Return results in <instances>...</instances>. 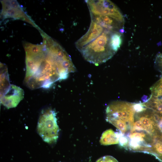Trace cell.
Returning a JSON list of instances; mask_svg holds the SVG:
<instances>
[{
  "label": "cell",
  "mask_w": 162,
  "mask_h": 162,
  "mask_svg": "<svg viewBox=\"0 0 162 162\" xmlns=\"http://www.w3.org/2000/svg\"><path fill=\"white\" fill-rule=\"evenodd\" d=\"M28 57L33 61L32 65L26 68L24 81L28 88H49L55 82L65 79L60 64L48 49Z\"/></svg>",
  "instance_id": "cell-1"
},
{
  "label": "cell",
  "mask_w": 162,
  "mask_h": 162,
  "mask_svg": "<svg viewBox=\"0 0 162 162\" xmlns=\"http://www.w3.org/2000/svg\"><path fill=\"white\" fill-rule=\"evenodd\" d=\"M112 32L105 29L96 38L79 50L86 60L98 66L113 56L116 53L110 45V37Z\"/></svg>",
  "instance_id": "cell-2"
},
{
  "label": "cell",
  "mask_w": 162,
  "mask_h": 162,
  "mask_svg": "<svg viewBox=\"0 0 162 162\" xmlns=\"http://www.w3.org/2000/svg\"><path fill=\"white\" fill-rule=\"evenodd\" d=\"M55 112L49 109L42 111L38 120V133L43 140L49 144L56 142L58 138L59 128Z\"/></svg>",
  "instance_id": "cell-3"
},
{
  "label": "cell",
  "mask_w": 162,
  "mask_h": 162,
  "mask_svg": "<svg viewBox=\"0 0 162 162\" xmlns=\"http://www.w3.org/2000/svg\"><path fill=\"white\" fill-rule=\"evenodd\" d=\"M135 112L133 103L116 101L110 103L106 109V120L110 122L122 121L126 123L131 128L134 122Z\"/></svg>",
  "instance_id": "cell-4"
},
{
  "label": "cell",
  "mask_w": 162,
  "mask_h": 162,
  "mask_svg": "<svg viewBox=\"0 0 162 162\" xmlns=\"http://www.w3.org/2000/svg\"><path fill=\"white\" fill-rule=\"evenodd\" d=\"M90 13L97 15L107 16L124 24L123 16L118 7L108 0H86Z\"/></svg>",
  "instance_id": "cell-5"
},
{
  "label": "cell",
  "mask_w": 162,
  "mask_h": 162,
  "mask_svg": "<svg viewBox=\"0 0 162 162\" xmlns=\"http://www.w3.org/2000/svg\"><path fill=\"white\" fill-rule=\"evenodd\" d=\"M24 92L21 88L11 84L7 91L0 97L2 104L8 109L16 107L23 99Z\"/></svg>",
  "instance_id": "cell-6"
},
{
  "label": "cell",
  "mask_w": 162,
  "mask_h": 162,
  "mask_svg": "<svg viewBox=\"0 0 162 162\" xmlns=\"http://www.w3.org/2000/svg\"><path fill=\"white\" fill-rule=\"evenodd\" d=\"M142 131L131 130L128 135L129 148L133 151L146 153L151 147L150 144L145 141L146 135Z\"/></svg>",
  "instance_id": "cell-7"
},
{
  "label": "cell",
  "mask_w": 162,
  "mask_h": 162,
  "mask_svg": "<svg viewBox=\"0 0 162 162\" xmlns=\"http://www.w3.org/2000/svg\"><path fill=\"white\" fill-rule=\"evenodd\" d=\"M105 29L99 24L91 21L88 31L76 42V47L79 51L96 38Z\"/></svg>",
  "instance_id": "cell-8"
},
{
  "label": "cell",
  "mask_w": 162,
  "mask_h": 162,
  "mask_svg": "<svg viewBox=\"0 0 162 162\" xmlns=\"http://www.w3.org/2000/svg\"><path fill=\"white\" fill-rule=\"evenodd\" d=\"M91 21L99 24L105 29L112 32H117L122 28L124 24L107 16L97 15L91 14Z\"/></svg>",
  "instance_id": "cell-9"
},
{
  "label": "cell",
  "mask_w": 162,
  "mask_h": 162,
  "mask_svg": "<svg viewBox=\"0 0 162 162\" xmlns=\"http://www.w3.org/2000/svg\"><path fill=\"white\" fill-rule=\"evenodd\" d=\"M152 137L151 147L147 153L153 154L162 162V137L159 135Z\"/></svg>",
  "instance_id": "cell-10"
},
{
  "label": "cell",
  "mask_w": 162,
  "mask_h": 162,
  "mask_svg": "<svg viewBox=\"0 0 162 162\" xmlns=\"http://www.w3.org/2000/svg\"><path fill=\"white\" fill-rule=\"evenodd\" d=\"M118 132H115L112 130H106L102 134L100 143L103 145H108L119 143Z\"/></svg>",
  "instance_id": "cell-11"
},
{
  "label": "cell",
  "mask_w": 162,
  "mask_h": 162,
  "mask_svg": "<svg viewBox=\"0 0 162 162\" xmlns=\"http://www.w3.org/2000/svg\"><path fill=\"white\" fill-rule=\"evenodd\" d=\"M0 97L2 96L9 88L10 84L7 68L4 64H1Z\"/></svg>",
  "instance_id": "cell-12"
},
{
  "label": "cell",
  "mask_w": 162,
  "mask_h": 162,
  "mask_svg": "<svg viewBox=\"0 0 162 162\" xmlns=\"http://www.w3.org/2000/svg\"><path fill=\"white\" fill-rule=\"evenodd\" d=\"M122 42V35L118 32H112L110 39V45L112 50L115 53L120 48Z\"/></svg>",
  "instance_id": "cell-13"
},
{
  "label": "cell",
  "mask_w": 162,
  "mask_h": 162,
  "mask_svg": "<svg viewBox=\"0 0 162 162\" xmlns=\"http://www.w3.org/2000/svg\"><path fill=\"white\" fill-rule=\"evenodd\" d=\"M151 95L162 98V77L150 88Z\"/></svg>",
  "instance_id": "cell-14"
},
{
  "label": "cell",
  "mask_w": 162,
  "mask_h": 162,
  "mask_svg": "<svg viewBox=\"0 0 162 162\" xmlns=\"http://www.w3.org/2000/svg\"><path fill=\"white\" fill-rule=\"evenodd\" d=\"M118 134L119 145L124 148L128 147L129 139L128 136L124 135V134L120 131L118 132Z\"/></svg>",
  "instance_id": "cell-15"
},
{
  "label": "cell",
  "mask_w": 162,
  "mask_h": 162,
  "mask_svg": "<svg viewBox=\"0 0 162 162\" xmlns=\"http://www.w3.org/2000/svg\"><path fill=\"white\" fill-rule=\"evenodd\" d=\"M154 67L161 73L162 77V53H159L157 54L154 62Z\"/></svg>",
  "instance_id": "cell-16"
},
{
  "label": "cell",
  "mask_w": 162,
  "mask_h": 162,
  "mask_svg": "<svg viewBox=\"0 0 162 162\" xmlns=\"http://www.w3.org/2000/svg\"><path fill=\"white\" fill-rule=\"evenodd\" d=\"M133 107L135 112L139 113L145 111L147 108L143 103H133Z\"/></svg>",
  "instance_id": "cell-17"
},
{
  "label": "cell",
  "mask_w": 162,
  "mask_h": 162,
  "mask_svg": "<svg viewBox=\"0 0 162 162\" xmlns=\"http://www.w3.org/2000/svg\"><path fill=\"white\" fill-rule=\"evenodd\" d=\"M96 162H118L115 158L110 156H106L100 158Z\"/></svg>",
  "instance_id": "cell-18"
},
{
  "label": "cell",
  "mask_w": 162,
  "mask_h": 162,
  "mask_svg": "<svg viewBox=\"0 0 162 162\" xmlns=\"http://www.w3.org/2000/svg\"><path fill=\"white\" fill-rule=\"evenodd\" d=\"M11 8L17 10H21L19 4L16 0H10Z\"/></svg>",
  "instance_id": "cell-19"
},
{
  "label": "cell",
  "mask_w": 162,
  "mask_h": 162,
  "mask_svg": "<svg viewBox=\"0 0 162 162\" xmlns=\"http://www.w3.org/2000/svg\"><path fill=\"white\" fill-rule=\"evenodd\" d=\"M2 5H4L10 8H11L10 1L4 0L2 1Z\"/></svg>",
  "instance_id": "cell-20"
}]
</instances>
